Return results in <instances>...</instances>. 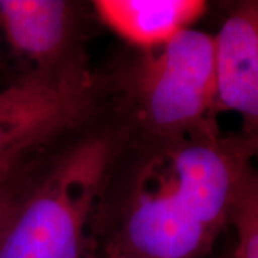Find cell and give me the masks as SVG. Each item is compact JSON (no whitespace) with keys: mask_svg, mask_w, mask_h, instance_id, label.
Returning <instances> with one entry per match:
<instances>
[{"mask_svg":"<svg viewBox=\"0 0 258 258\" xmlns=\"http://www.w3.org/2000/svg\"><path fill=\"white\" fill-rule=\"evenodd\" d=\"M257 169H258V166H257Z\"/></svg>","mask_w":258,"mask_h":258,"instance_id":"11","label":"cell"},{"mask_svg":"<svg viewBox=\"0 0 258 258\" xmlns=\"http://www.w3.org/2000/svg\"><path fill=\"white\" fill-rule=\"evenodd\" d=\"M203 0H96L98 18L138 50L164 46L203 18Z\"/></svg>","mask_w":258,"mask_h":258,"instance_id":"7","label":"cell"},{"mask_svg":"<svg viewBox=\"0 0 258 258\" xmlns=\"http://www.w3.org/2000/svg\"><path fill=\"white\" fill-rule=\"evenodd\" d=\"M103 112V78L86 59L57 71L32 69L0 91V175L28 171Z\"/></svg>","mask_w":258,"mask_h":258,"instance_id":"4","label":"cell"},{"mask_svg":"<svg viewBox=\"0 0 258 258\" xmlns=\"http://www.w3.org/2000/svg\"><path fill=\"white\" fill-rule=\"evenodd\" d=\"M230 225L237 232L232 258H258V169L254 166L244 182L231 212Z\"/></svg>","mask_w":258,"mask_h":258,"instance_id":"8","label":"cell"},{"mask_svg":"<svg viewBox=\"0 0 258 258\" xmlns=\"http://www.w3.org/2000/svg\"><path fill=\"white\" fill-rule=\"evenodd\" d=\"M225 258H232V255H230V257H225Z\"/></svg>","mask_w":258,"mask_h":258,"instance_id":"10","label":"cell"},{"mask_svg":"<svg viewBox=\"0 0 258 258\" xmlns=\"http://www.w3.org/2000/svg\"><path fill=\"white\" fill-rule=\"evenodd\" d=\"M257 159H258V157H257Z\"/></svg>","mask_w":258,"mask_h":258,"instance_id":"12","label":"cell"},{"mask_svg":"<svg viewBox=\"0 0 258 258\" xmlns=\"http://www.w3.org/2000/svg\"><path fill=\"white\" fill-rule=\"evenodd\" d=\"M215 112L238 113L241 135L258 157V0L232 5L214 35Z\"/></svg>","mask_w":258,"mask_h":258,"instance_id":"5","label":"cell"},{"mask_svg":"<svg viewBox=\"0 0 258 258\" xmlns=\"http://www.w3.org/2000/svg\"><path fill=\"white\" fill-rule=\"evenodd\" d=\"M105 109L122 134L178 137L217 122L214 36L186 29L139 50L103 79Z\"/></svg>","mask_w":258,"mask_h":258,"instance_id":"3","label":"cell"},{"mask_svg":"<svg viewBox=\"0 0 258 258\" xmlns=\"http://www.w3.org/2000/svg\"><path fill=\"white\" fill-rule=\"evenodd\" d=\"M0 30L12 50L36 71H57L86 59L75 2L0 0Z\"/></svg>","mask_w":258,"mask_h":258,"instance_id":"6","label":"cell"},{"mask_svg":"<svg viewBox=\"0 0 258 258\" xmlns=\"http://www.w3.org/2000/svg\"><path fill=\"white\" fill-rule=\"evenodd\" d=\"M32 166L22 174L0 175V238L18 207L20 195H22L23 186L28 179Z\"/></svg>","mask_w":258,"mask_h":258,"instance_id":"9","label":"cell"},{"mask_svg":"<svg viewBox=\"0 0 258 258\" xmlns=\"http://www.w3.org/2000/svg\"><path fill=\"white\" fill-rule=\"evenodd\" d=\"M254 158L247 139L217 122L169 138L116 128L96 212L98 258H205Z\"/></svg>","mask_w":258,"mask_h":258,"instance_id":"1","label":"cell"},{"mask_svg":"<svg viewBox=\"0 0 258 258\" xmlns=\"http://www.w3.org/2000/svg\"><path fill=\"white\" fill-rule=\"evenodd\" d=\"M115 144L105 111L40 158L0 238V258H98L96 212Z\"/></svg>","mask_w":258,"mask_h":258,"instance_id":"2","label":"cell"}]
</instances>
